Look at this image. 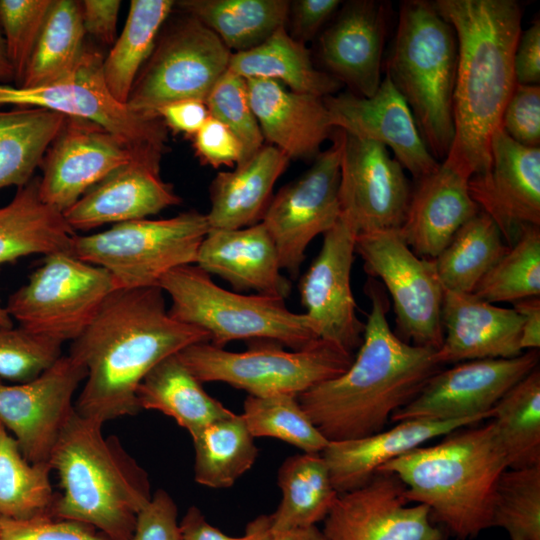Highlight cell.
Masks as SVG:
<instances>
[{
    "instance_id": "cell-44",
    "label": "cell",
    "mask_w": 540,
    "mask_h": 540,
    "mask_svg": "<svg viewBox=\"0 0 540 540\" xmlns=\"http://www.w3.org/2000/svg\"><path fill=\"white\" fill-rule=\"evenodd\" d=\"M242 416L254 438L279 439L304 453H321L329 443L303 410L296 395H248Z\"/></svg>"
},
{
    "instance_id": "cell-6",
    "label": "cell",
    "mask_w": 540,
    "mask_h": 540,
    "mask_svg": "<svg viewBox=\"0 0 540 540\" xmlns=\"http://www.w3.org/2000/svg\"><path fill=\"white\" fill-rule=\"evenodd\" d=\"M457 39L434 2L406 0L386 60V74L408 104L431 155L446 158L454 137Z\"/></svg>"
},
{
    "instance_id": "cell-4",
    "label": "cell",
    "mask_w": 540,
    "mask_h": 540,
    "mask_svg": "<svg viewBox=\"0 0 540 540\" xmlns=\"http://www.w3.org/2000/svg\"><path fill=\"white\" fill-rule=\"evenodd\" d=\"M507 468L490 420L455 429L437 444L414 448L378 471L396 474L409 503L428 506L433 523L448 536L467 540L492 528L495 487Z\"/></svg>"
},
{
    "instance_id": "cell-55",
    "label": "cell",
    "mask_w": 540,
    "mask_h": 540,
    "mask_svg": "<svg viewBox=\"0 0 540 540\" xmlns=\"http://www.w3.org/2000/svg\"><path fill=\"white\" fill-rule=\"evenodd\" d=\"M516 84L539 85L540 83V21L536 19L521 32L513 58Z\"/></svg>"
},
{
    "instance_id": "cell-27",
    "label": "cell",
    "mask_w": 540,
    "mask_h": 540,
    "mask_svg": "<svg viewBox=\"0 0 540 540\" xmlns=\"http://www.w3.org/2000/svg\"><path fill=\"white\" fill-rule=\"evenodd\" d=\"M249 102L264 140L291 159H315L335 132L323 98L278 81L246 79Z\"/></svg>"
},
{
    "instance_id": "cell-7",
    "label": "cell",
    "mask_w": 540,
    "mask_h": 540,
    "mask_svg": "<svg viewBox=\"0 0 540 540\" xmlns=\"http://www.w3.org/2000/svg\"><path fill=\"white\" fill-rule=\"evenodd\" d=\"M159 287L171 300L169 314L205 332L219 348L256 339L300 350L320 340L310 319L289 310L284 299L226 290L195 264L171 270Z\"/></svg>"
},
{
    "instance_id": "cell-54",
    "label": "cell",
    "mask_w": 540,
    "mask_h": 540,
    "mask_svg": "<svg viewBox=\"0 0 540 540\" xmlns=\"http://www.w3.org/2000/svg\"><path fill=\"white\" fill-rule=\"evenodd\" d=\"M340 4L339 0L290 1L287 20L289 35L304 44L312 40L334 15Z\"/></svg>"
},
{
    "instance_id": "cell-40",
    "label": "cell",
    "mask_w": 540,
    "mask_h": 540,
    "mask_svg": "<svg viewBox=\"0 0 540 540\" xmlns=\"http://www.w3.org/2000/svg\"><path fill=\"white\" fill-rule=\"evenodd\" d=\"M85 33L80 2L53 0L19 86L46 85L71 72L85 49Z\"/></svg>"
},
{
    "instance_id": "cell-56",
    "label": "cell",
    "mask_w": 540,
    "mask_h": 540,
    "mask_svg": "<svg viewBox=\"0 0 540 540\" xmlns=\"http://www.w3.org/2000/svg\"><path fill=\"white\" fill-rule=\"evenodd\" d=\"M119 0H85L80 2L83 27L104 44H112L115 38Z\"/></svg>"
},
{
    "instance_id": "cell-33",
    "label": "cell",
    "mask_w": 540,
    "mask_h": 540,
    "mask_svg": "<svg viewBox=\"0 0 540 540\" xmlns=\"http://www.w3.org/2000/svg\"><path fill=\"white\" fill-rule=\"evenodd\" d=\"M227 70L244 79L275 80L294 92L322 98L336 94L342 86L314 66L310 51L289 35L286 26L252 49L232 52Z\"/></svg>"
},
{
    "instance_id": "cell-21",
    "label": "cell",
    "mask_w": 540,
    "mask_h": 540,
    "mask_svg": "<svg viewBox=\"0 0 540 540\" xmlns=\"http://www.w3.org/2000/svg\"><path fill=\"white\" fill-rule=\"evenodd\" d=\"M469 192L510 247L527 225L540 226V148L521 145L500 127L491 140V163L469 179Z\"/></svg>"
},
{
    "instance_id": "cell-38",
    "label": "cell",
    "mask_w": 540,
    "mask_h": 540,
    "mask_svg": "<svg viewBox=\"0 0 540 540\" xmlns=\"http://www.w3.org/2000/svg\"><path fill=\"white\" fill-rule=\"evenodd\" d=\"M194 480L224 489L254 465L258 448L242 414L232 413L204 427L194 438Z\"/></svg>"
},
{
    "instance_id": "cell-8",
    "label": "cell",
    "mask_w": 540,
    "mask_h": 540,
    "mask_svg": "<svg viewBox=\"0 0 540 540\" xmlns=\"http://www.w3.org/2000/svg\"><path fill=\"white\" fill-rule=\"evenodd\" d=\"M209 230L206 214L195 210L127 221L98 233L75 234L72 254L106 270L116 290L155 287L171 270L195 264Z\"/></svg>"
},
{
    "instance_id": "cell-19",
    "label": "cell",
    "mask_w": 540,
    "mask_h": 540,
    "mask_svg": "<svg viewBox=\"0 0 540 540\" xmlns=\"http://www.w3.org/2000/svg\"><path fill=\"white\" fill-rule=\"evenodd\" d=\"M356 237L355 229L340 215L323 234L321 250L299 282L304 314L318 338L353 354L365 329L351 289Z\"/></svg>"
},
{
    "instance_id": "cell-53",
    "label": "cell",
    "mask_w": 540,
    "mask_h": 540,
    "mask_svg": "<svg viewBox=\"0 0 540 540\" xmlns=\"http://www.w3.org/2000/svg\"><path fill=\"white\" fill-rule=\"evenodd\" d=\"M181 540H273L269 515H261L248 523L245 533L233 537L211 525L202 511L190 506L179 521Z\"/></svg>"
},
{
    "instance_id": "cell-43",
    "label": "cell",
    "mask_w": 540,
    "mask_h": 540,
    "mask_svg": "<svg viewBox=\"0 0 540 540\" xmlns=\"http://www.w3.org/2000/svg\"><path fill=\"white\" fill-rule=\"evenodd\" d=\"M489 303L516 302L540 295V228L527 225L515 243L472 292Z\"/></svg>"
},
{
    "instance_id": "cell-30",
    "label": "cell",
    "mask_w": 540,
    "mask_h": 540,
    "mask_svg": "<svg viewBox=\"0 0 540 540\" xmlns=\"http://www.w3.org/2000/svg\"><path fill=\"white\" fill-rule=\"evenodd\" d=\"M290 159L273 145H263L232 171L219 172L210 185V230L239 229L261 222L273 187Z\"/></svg>"
},
{
    "instance_id": "cell-37",
    "label": "cell",
    "mask_w": 540,
    "mask_h": 540,
    "mask_svg": "<svg viewBox=\"0 0 540 540\" xmlns=\"http://www.w3.org/2000/svg\"><path fill=\"white\" fill-rule=\"evenodd\" d=\"M508 249L494 220L480 210L433 259L443 289L472 293Z\"/></svg>"
},
{
    "instance_id": "cell-23",
    "label": "cell",
    "mask_w": 540,
    "mask_h": 540,
    "mask_svg": "<svg viewBox=\"0 0 540 540\" xmlns=\"http://www.w3.org/2000/svg\"><path fill=\"white\" fill-rule=\"evenodd\" d=\"M160 154H139L89 188L63 212L68 225L88 231L108 223L145 219L181 203L159 174Z\"/></svg>"
},
{
    "instance_id": "cell-52",
    "label": "cell",
    "mask_w": 540,
    "mask_h": 540,
    "mask_svg": "<svg viewBox=\"0 0 540 540\" xmlns=\"http://www.w3.org/2000/svg\"><path fill=\"white\" fill-rule=\"evenodd\" d=\"M192 137L196 154L205 165L218 168L232 166L242 160L240 141L224 123L212 116Z\"/></svg>"
},
{
    "instance_id": "cell-34",
    "label": "cell",
    "mask_w": 540,
    "mask_h": 540,
    "mask_svg": "<svg viewBox=\"0 0 540 540\" xmlns=\"http://www.w3.org/2000/svg\"><path fill=\"white\" fill-rule=\"evenodd\" d=\"M277 484L282 499L269 515L273 534L323 522L339 495L321 453L287 457L278 469Z\"/></svg>"
},
{
    "instance_id": "cell-61",
    "label": "cell",
    "mask_w": 540,
    "mask_h": 540,
    "mask_svg": "<svg viewBox=\"0 0 540 540\" xmlns=\"http://www.w3.org/2000/svg\"><path fill=\"white\" fill-rule=\"evenodd\" d=\"M0 327H13V319L8 314L5 306L0 304Z\"/></svg>"
},
{
    "instance_id": "cell-45",
    "label": "cell",
    "mask_w": 540,
    "mask_h": 540,
    "mask_svg": "<svg viewBox=\"0 0 540 540\" xmlns=\"http://www.w3.org/2000/svg\"><path fill=\"white\" fill-rule=\"evenodd\" d=\"M492 527L504 529L511 540H540V465L507 468L500 475Z\"/></svg>"
},
{
    "instance_id": "cell-13",
    "label": "cell",
    "mask_w": 540,
    "mask_h": 540,
    "mask_svg": "<svg viewBox=\"0 0 540 540\" xmlns=\"http://www.w3.org/2000/svg\"><path fill=\"white\" fill-rule=\"evenodd\" d=\"M355 253L369 277L379 278L389 292L398 336L416 346L439 349L444 289L433 259L415 254L401 229L357 235Z\"/></svg>"
},
{
    "instance_id": "cell-10",
    "label": "cell",
    "mask_w": 540,
    "mask_h": 540,
    "mask_svg": "<svg viewBox=\"0 0 540 540\" xmlns=\"http://www.w3.org/2000/svg\"><path fill=\"white\" fill-rule=\"evenodd\" d=\"M116 290L110 274L72 253L46 255L6 310L19 326L64 343L81 335Z\"/></svg>"
},
{
    "instance_id": "cell-46",
    "label": "cell",
    "mask_w": 540,
    "mask_h": 540,
    "mask_svg": "<svg viewBox=\"0 0 540 540\" xmlns=\"http://www.w3.org/2000/svg\"><path fill=\"white\" fill-rule=\"evenodd\" d=\"M205 104L210 116L224 123L240 141L243 148L241 161L264 145L249 102L246 79L227 70L211 89Z\"/></svg>"
},
{
    "instance_id": "cell-17",
    "label": "cell",
    "mask_w": 540,
    "mask_h": 540,
    "mask_svg": "<svg viewBox=\"0 0 540 540\" xmlns=\"http://www.w3.org/2000/svg\"><path fill=\"white\" fill-rule=\"evenodd\" d=\"M406 486L377 471L363 486L338 495L323 520L326 540H447L424 504L407 505Z\"/></svg>"
},
{
    "instance_id": "cell-22",
    "label": "cell",
    "mask_w": 540,
    "mask_h": 540,
    "mask_svg": "<svg viewBox=\"0 0 540 540\" xmlns=\"http://www.w3.org/2000/svg\"><path fill=\"white\" fill-rule=\"evenodd\" d=\"M323 101L335 129L390 148L415 181L438 168L440 162L426 147L408 104L387 76L371 97L348 91Z\"/></svg>"
},
{
    "instance_id": "cell-11",
    "label": "cell",
    "mask_w": 540,
    "mask_h": 540,
    "mask_svg": "<svg viewBox=\"0 0 540 540\" xmlns=\"http://www.w3.org/2000/svg\"><path fill=\"white\" fill-rule=\"evenodd\" d=\"M232 52L196 18L173 23L156 44L136 77L127 107L149 119L164 105L183 99L205 102L227 71Z\"/></svg>"
},
{
    "instance_id": "cell-12",
    "label": "cell",
    "mask_w": 540,
    "mask_h": 540,
    "mask_svg": "<svg viewBox=\"0 0 540 540\" xmlns=\"http://www.w3.org/2000/svg\"><path fill=\"white\" fill-rule=\"evenodd\" d=\"M0 105L44 108L89 120L136 151L163 153L166 148V125L162 119L144 118L112 96L104 80L103 57L97 51L84 49L73 70L49 84H0Z\"/></svg>"
},
{
    "instance_id": "cell-42",
    "label": "cell",
    "mask_w": 540,
    "mask_h": 540,
    "mask_svg": "<svg viewBox=\"0 0 540 540\" xmlns=\"http://www.w3.org/2000/svg\"><path fill=\"white\" fill-rule=\"evenodd\" d=\"M49 462L31 463L0 422V517L26 519L50 515L56 494Z\"/></svg>"
},
{
    "instance_id": "cell-18",
    "label": "cell",
    "mask_w": 540,
    "mask_h": 540,
    "mask_svg": "<svg viewBox=\"0 0 540 540\" xmlns=\"http://www.w3.org/2000/svg\"><path fill=\"white\" fill-rule=\"evenodd\" d=\"M86 375V368L68 354L30 381L7 385L0 380V422L29 462H48Z\"/></svg>"
},
{
    "instance_id": "cell-59",
    "label": "cell",
    "mask_w": 540,
    "mask_h": 540,
    "mask_svg": "<svg viewBox=\"0 0 540 540\" xmlns=\"http://www.w3.org/2000/svg\"><path fill=\"white\" fill-rule=\"evenodd\" d=\"M273 535V540H326L322 530L317 525L296 528Z\"/></svg>"
},
{
    "instance_id": "cell-49",
    "label": "cell",
    "mask_w": 540,
    "mask_h": 540,
    "mask_svg": "<svg viewBox=\"0 0 540 540\" xmlns=\"http://www.w3.org/2000/svg\"><path fill=\"white\" fill-rule=\"evenodd\" d=\"M0 540H113L75 521L41 515L26 519L0 517Z\"/></svg>"
},
{
    "instance_id": "cell-15",
    "label": "cell",
    "mask_w": 540,
    "mask_h": 540,
    "mask_svg": "<svg viewBox=\"0 0 540 540\" xmlns=\"http://www.w3.org/2000/svg\"><path fill=\"white\" fill-rule=\"evenodd\" d=\"M539 364V351L527 350L512 358L464 361L434 374L390 421L491 419L503 395Z\"/></svg>"
},
{
    "instance_id": "cell-16",
    "label": "cell",
    "mask_w": 540,
    "mask_h": 540,
    "mask_svg": "<svg viewBox=\"0 0 540 540\" xmlns=\"http://www.w3.org/2000/svg\"><path fill=\"white\" fill-rule=\"evenodd\" d=\"M411 194L403 167L385 146L344 132L339 202L357 235L401 229Z\"/></svg>"
},
{
    "instance_id": "cell-14",
    "label": "cell",
    "mask_w": 540,
    "mask_h": 540,
    "mask_svg": "<svg viewBox=\"0 0 540 540\" xmlns=\"http://www.w3.org/2000/svg\"><path fill=\"white\" fill-rule=\"evenodd\" d=\"M332 139L331 146L315 157L305 173L272 196L261 220L274 241L282 270L292 279L300 274L310 242L327 232L341 215L344 132L336 129Z\"/></svg>"
},
{
    "instance_id": "cell-24",
    "label": "cell",
    "mask_w": 540,
    "mask_h": 540,
    "mask_svg": "<svg viewBox=\"0 0 540 540\" xmlns=\"http://www.w3.org/2000/svg\"><path fill=\"white\" fill-rule=\"evenodd\" d=\"M386 20L384 3L350 1L319 38L327 73L356 95L371 97L381 83Z\"/></svg>"
},
{
    "instance_id": "cell-26",
    "label": "cell",
    "mask_w": 540,
    "mask_h": 540,
    "mask_svg": "<svg viewBox=\"0 0 540 540\" xmlns=\"http://www.w3.org/2000/svg\"><path fill=\"white\" fill-rule=\"evenodd\" d=\"M195 265L231 284L236 292L286 299L291 282L282 274L274 241L262 222L239 229L209 230Z\"/></svg>"
},
{
    "instance_id": "cell-9",
    "label": "cell",
    "mask_w": 540,
    "mask_h": 540,
    "mask_svg": "<svg viewBox=\"0 0 540 540\" xmlns=\"http://www.w3.org/2000/svg\"><path fill=\"white\" fill-rule=\"evenodd\" d=\"M271 341L243 352L227 351L209 342L177 353L201 382H222L252 396L302 392L343 374L354 354L323 340L300 350L285 351Z\"/></svg>"
},
{
    "instance_id": "cell-58",
    "label": "cell",
    "mask_w": 540,
    "mask_h": 540,
    "mask_svg": "<svg viewBox=\"0 0 540 540\" xmlns=\"http://www.w3.org/2000/svg\"><path fill=\"white\" fill-rule=\"evenodd\" d=\"M514 310L522 318L520 348L539 350L540 347V299L531 297L516 301Z\"/></svg>"
},
{
    "instance_id": "cell-32",
    "label": "cell",
    "mask_w": 540,
    "mask_h": 540,
    "mask_svg": "<svg viewBox=\"0 0 540 540\" xmlns=\"http://www.w3.org/2000/svg\"><path fill=\"white\" fill-rule=\"evenodd\" d=\"M137 400L141 410L172 418L191 438L213 421L233 413L204 390L177 354L162 360L145 376Z\"/></svg>"
},
{
    "instance_id": "cell-48",
    "label": "cell",
    "mask_w": 540,
    "mask_h": 540,
    "mask_svg": "<svg viewBox=\"0 0 540 540\" xmlns=\"http://www.w3.org/2000/svg\"><path fill=\"white\" fill-rule=\"evenodd\" d=\"M52 1L0 0L5 50L14 77L20 84Z\"/></svg>"
},
{
    "instance_id": "cell-20",
    "label": "cell",
    "mask_w": 540,
    "mask_h": 540,
    "mask_svg": "<svg viewBox=\"0 0 540 540\" xmlns=\"http://www.w3.org/2000/svg\"><path fill=\"white\" fill-rule=\"evenodd\" d=\"M102 126L67 117L43 159L39 178L42 200L60 212L70 208L89 188L139 154Z\"/></svg>"
},
{
    "instance_id": "cell-57",
    "label": "cell",
    "mask_w": 540,
    "mask_h": 540,
    "mask_svg": "<svg viewBox=\"0 0 540 540\" xmlns=\"http://www.w3.org/2000/svg\"><path fill=\"white\" fill-rule=\"evenodd\" d=\"M157 115L172 130L190 136H193L210 116L205 102L198 99L168 103L158 110Z\"/></svg>"
},
{
    "instance_id": "cell-35",
    "label": "cell",
    "mask_w": 540,
    "mask_h": 540,
    "mask_svg": "<svg viewBox=\"0 0 540 540\" xmlns=\"http://www.w3.org/2000/svg\"><path fill=\"white\" fill-rule=\"evenodd\" d=\"M178 6L214 32L231 51H247L286 26V0H182Z\"/></svg>"
},
{
    "instance_id": "cell-1",
    "label": "cell",
    "mask_w": 540,
    "mask_h": 540,
    "mask_svg": "<svg viewBox=\"0 0 540 540\" xmlns=\"http://www.w3.org/2000/svg\"><path fill=\"white\" fill-rule=\"evenodd\" d=\"M200 342L202 330L174 319L159 286L114 290L79 337L69 355L87 371L75 411L104 424L141 409L137 390L162 360Z\"/></svg>"
},
{
    "instance_id": "cell-5",
    "label": "cell",
    "mask_w": 540,
    "mask_h": 540,
    "mask_svg": "<svg viewBox=\"0 0 540 540\" xmlns=\"http://www.w3.org/2000/svg\"><path fill=\"white\" fill-rule=\"evenodd\" d=\"M103 424L75 409L49 457L59 479L50 515L89 525L113 540H131L137 514L150 501L148 473Z\"/></svg>"
},
{
    "instance_id": "cell-41",
    "label": "cell",
    "mask_w": 540,
    "mask_h": 540,
    "mask_svg": "<svg viewBox=\"0 0 540 540\" xmlns=\"http://www.w3.org/2000/svg\"><path fill=\"white\" fill-rule=\"evenodd\" d=\"M491 420L508 468L540 465L539 366L503 395L493 408Z\"/></svg>"
},
{
    "instance_id": "cell-36",
    "label": "cell",
    "mask_w": 540,
    "mask_h": 540,
    "mask_svg": "<svg viewBox=\"0 0 540 540\" xmlns=\"http://www.w3.org/2000/svg\"><path fill=\"white\" fill-rule=\"evenodd\" d=\"M65 118L37 107L0 110V190L24 186L32 179Z\"/></svg>"
},
{
    "instance_id": "cell-50",
    "label": "cell",
    "mask_w": 540,
    "mask_h": 540,
    "mask_svg": "<svg viewBox=\"0 0 540 540\" xmlns=\"http://www.w3.org/2000/svg\"><path fill=\"white\" fill-rule=\"evenodd\" d=\"M501 128L517 143L528 147H539V85H515L502 113Z\"/></svg>"
},
{
    "instance_id": "cell-29",
    "label": "cell",
    "mask_w": 540,
    "mask_h": 540,
    "mask_svg": "<svg viewBox=\"0 0 540 540\" xmlns=\"http://www.w3.org/2000/svg\"><path fill=\"white\" fill-rule=\"evenodd\" d=\"M483 422L459 420H404L389 429L358 439L330 441L321 452L336 491L341 494L366 484L385 463L442 437L455 429Z\"/></svg>"
},
{
    "instance_id": "cell-2",
    "label": "cell",
    "mask_w": 540,
    "mask_h": 540,
    "mask_svg": "<svg viewBox=\"0 0 540 540\" xmlns=\"http://www.w3.org/2000/svg\"><path fill=\"white\" fill-rule=\"evenodd\" d=\"M365 293L371 310L350 367L297 396L329 442L384 430L391 415L410 403L444 366L435 349L408 343L392 331L387 320L390 302L380 282L369 277Z\"/></svg>"
},
{
    "instance_id": "cell-60",
    "label": "cell",
    "mask_w": 540,
    "mask_h": 540,
    "mask_svg": "<svg viewBox=\"0 0 540 540\" xmlns=\"http://www.w3.org/2000/svg\"><path fill=\"white\" fill-rule=\"evenodd\" d=\"M11 77H14V74L7 58L4 38L0 33V79H9Z\"/></svg>"
},
{
    "instance_id": "cell-39",
    "label": "cell",
    "mask_w": 540,
    "mask_h": 540,
    "mask_svg": "<svg viewBox=\"0 0 540 540\" xmlns=\"http://www.w3.org/2000/svg\"><path fill=\"white\" fill-rule=\"evenodd\" d=\"M174 6L172 0L131 1L126 24L103 60L106 86L118 102L127 103L133 83Z\"/></svg>"
},
{
    "instance_id": "cell-28",
    "label": "cell",
    "mask_w": 540,
    "mask_h": 540,
    "mask_svg": "<svg viewBox=\"0 0 540 540\" xmlns=\"http://www.w3.org/2000/svg\"><path fill=\"white\" fill-rule=\"evenodd\" d=\"M446 161L416 181L406 221L401 228L411 250L436 258L458 229L481 209L469 192V179Z\"/></svg>"
},
{
    "instance_id": "cell-3",
    "label": "cell",
    "mask_w": 540,
    "mask_h": 540,
    "mask_svg": "<svg viewBox=\"0 0 540 540\" xmlns=\"http://www.w3.org/2000/svg\"><path fill=\"white\" fill-rule=\"evenodd\" d=\"M457 39L453 96L454 137L446 158L463 173H485L491 140L516 85L515 48L522 10L515 0H436Z\"/></svg>"
},
{
    "instance_id": "cell-25",
    "label": "cell",
    "mask_w": 540,
    "mask_h": 540,
    "mask_svg": "<svg viewBox=\"0 0 540 540\" xmlns=\"http://www.w3.org/2000/svg\"><path fill=\"white\" fill-rule=\"evenodd\" d=\"M443 341L436 350L442 364L520 355L522 318L512 308L498 307L472 293L444 290Z\"/></svg>"
},
{
    "instance_id": "cell-47",
    "label": "cell",
    "mask_w": 540,
    "mask_h": 540,
    "mask_svg": "<svg viewBox=\"0 0 540 540\" xmlns=\"http://www.w3.org/2000/svg\"><path fill=\"white\" fill-rule=\"evenodd\" d=\"M62 344L21 326L0 327V377L16 383L36 378L62 356Z\"/></svg>"
},
{
    "instance_id": "cell-51",
    "label": "cell",
    "mask_w": 540,
    "mask_h": 540,
    "mask_svg": "<svg viewBox=\"0 0 540 540\" xmlns=\"http://www.w3.org/2000/svg\"><path fill=\"white\" fill-rule=\"evenodd\" d=\"M131 540H181L177 505L167 491L156 490L137 514Z\"/></svg>"
},
{
    "instance_id": "cell-31",
    "label": "cell",
    "mask_w": 540,
    "mask_h": 540,
    "mask_svg": "<svg viewBox=\"0 0 540 540\" xmlns=\"http://www.w3.org/2000/svg\"><path fill=\"white\" fill-rule=\"evenodd\" d=\"M74 236L63 213L42 200L38 177L0 207V265L33 254L72 253Z\"/></svg>"
}]
</instances>
